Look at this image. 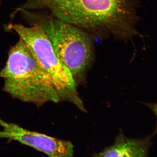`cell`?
<instances>
[{"instance_id": "obj_6", "label": "cell", "mask_w": 157, "mask_h": 157, "mask_svg": "<svg viewBox=\"0 0 157 157\" xmlns=\"http://www.w3.org/2000/svg\"><path fill=\"white\" fill-rule=\"evenodd\" d=\"M153 135L142 139L129 138L121 132L114 144L102 151L94 154L96 157H145L148 156L152 146Z\"/></svg>"}, {"instance_id": "obj_2", "label": "cell", "mask_w": 157, "mask_h": 157, "mask_svg": "<svg viewBox=\"0 0 157 157\" xmlns=\"http://www.w3.org/2000/svg\"><path fill=\"white\" fill-rule=\"evenodd\" d=\"M0 77L4 80L3 89L6 93L23 102L39 107L62 101L50 76L39 65L20 38L10 49Z\"/></svg>"}, {"instance_id": "obj_4", "label": "cell", "mask_w": 157, "mask_h": 157, "mask_svg": "<svg viewBox=\"0 0 157 157\" xmlns=\"http://www.w3.org/2000/svg\"><path fill=\"white\" fill-rule=\"evenodd\" d=\"M7 27L17 33L39 65L50 76L61 101L68 102L80 110L85 112L73 76L59 59L50 39L40 25L35 22L29 27L10 24Z\"/></svg>"}, {"instance_id": "obj_1", "label": "cell", "mask_w": 157, "mask_h": 157, "mask_svg": "<svg viewBox=\"0 0 157 157\" xmlns=\"http://www.w3.org/2000/svg\"><path fill=\"white\" fill-rule=\"evenodd\" d=\"M41 9L83 30L128 38L136 33L139 0H37Z\"/></svg>"}, {"instance_id": "obj_3", "label": "cell", "mask_w": 157, "mask_h": 157, "mask_svg": "<svg viewBox=\"0 0 157 157\" xmlns=\"http://www.w3.org/2000/svg\"><path fill=\"white\" fill-rule=\"evenodd\" d=\"M46 33L59 59L73 76L76 86L85 82L86 74L93 61V42L85 31L53 17L26 10Z\"/></svg>"}, {"instance_id": "obj_5", "label": "cell", "mask_w": 157, "mask_h": 157, "mask_svg": "<svg viewBox=\"0 0 157 157\" xmlns=\"http://www.w3.org/2000/svg\"><path fill=\"white\" fill-rule=\"evenodd\" d=\"M0 138L17 141L52 157L73 156L74 147L70 141L25 129L0 119Z\"/></svg>"}]
</instances>
